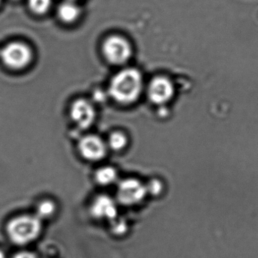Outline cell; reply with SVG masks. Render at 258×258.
Listing matches in <instances>:
<instances>
[{
	"instance_id": "1",
	"label": "cell",
	"mask_w": 258,
	"mask_h": 258,
	"mask_svg": "<svg viewBox=\"0 0 258 258\" xmlns=\"http://www.w3.org/2000/svg\"><path fill=\"white\" fill-rule=\"evenodd\" d=\"M142 89L141 72L135 68H126L119 71L111 80L110 94L117 102L128 104L139 98Z\"/></svg>"
},
{
	"instance_id": "2",
	"label": "cell",
	"mask_w": 258,
	"mask_h": 258,
	"mask_svg": "<svg viewBox=\"0 0 258 258\" xmlns=\"http://www.w3.org/2000/svg\"><path fill=\"white\" fill-rule=\"evenodd\" d=\"M41 220L36 215H24L11 220L7 233L13 243L25 245L34 241L40 233Z\"/></svg>"
},
{
	"instance_id": "3",
	"label": "cell",
	"mask_w": 258,
	"mask_h": 258,
	"mask_svg": "<svg viewBox=\"0 0 258 258\" xmlns=\"http://www.w3.org/2000/svg\"><path fill=\"white\" fill-rule=\"evenodd\" d=\"M0 58L3 64L9 69L21 71L31 63L33 51L27 44L10 42L0 50Z\"/></svg>"
},
{
	"instance_id": "4",
	"label": "cell",
	"mask_w": 258,
	"mask_h": 258,
	"mask_svg": "<svg viewBox=\"0 0 258 258\" xmlns=\"http://www.w3.org/2000/svg\"><path fill=\"white\" fill-rule=\"evenodd\" d=\"M102 51L109 63L123 65L132 57L133 48L126 38L120 35H112L103 42Z\"/></svg>"
},
{
	"instance_id": "5",
	"label": "cell",
	"mask_w": 258,
	"mask_h": 258,
	"mask_svg": "<svg viewBox=\"0 0 258 258\" xmlns=\"http://www.w3.org/2000/svg\"><path fill=\"white\" fill-rule=\"evenodd\" d=\"M147 192V187L141 181L126 179L118 185L117 199L122 204L131 206L142 201Z\"/></svg>"
},
{
	"instance_id": "6",
	"label": "cell",
	"mask_w": 258,
	"mask_h": 258,
	"mask_svg": "<svg viewBox=\"0 0 258 258\" xmlns=\"http://www.w3.org/2000/svg\"><path fill=\"white\" fill-rule=\"evenodd\" d=\"M79 150L86 160L96 162L105 157L107 147L104 141L97 135H87L80 141Z\"/></svg>"
},
{
	"instance_id": "7",
	"label": "cell",
	"mask_w": 258,
	"mask_h": 258,
	"mask_svg": "<svg viewBox=\"0 0 258 258\" xmlns=\"http://www.w3.org/2000/svg\"><path fill=\"white\" fill-rule=\"evenodd\" d=\"M174 95V87L171 80L166 77H158L150 82L148 96L153 104H164L170 101Z\"/></svg>"
},
{
	"instance_id": "8",
	"label": "cell",
	"mask_w": 258,
	"mask_h": 258,
	"mask_svg": "<svg viewBox=\"0 0 258 258\" xmlns=\"http://www.w3.org/2000/svg\"><path fill=\"white\" fill-rule=\"evenodd\" d=\"M71 116L80 128H87L93 124L96 114L95 108L89 101L79 99L71 106Z\"/></svg>"
},
{
	"instance_id": "9",
	"label": "cell",
	"mask_w": 258,
	"mask_h": 258,
	"mask_svg": "<svg viewBox=\"0 0 258 258\" xmlns=\"http://www.w3.org/2000/svg\"><path fill=\"white\" fill-rule=\"evenodd\" d=\"M57 17L64 24H74L80 19L82 8L76 0H63L57 9Z\"/></svg>"
},
{
	"instance_id": "10",
	"label": "cell",
	"mask_w": 258,
	"mask_h": 258,
	"mask_svg": "<svg viewBox=\"0 0 258 258\" xmlns=\"http://www.w3.org/2000/svg\"><path fill=\"white\" fill-rule=\"evenodd\" d=\"M116 212V203L107 196H100L92 205V212L99 218H110Z\"/></svg>"
},
{
	"instance_id": "11",
	"label": "cell",
	"mask_w": 258,
	"mask_h": 258,
	"mask_svg": "<svg viewBox=\"0 0 258 258\" xmlns=\"http://www.w3.org/2000/svg\"><path fill=\"white\" fill-rule=\"evenodd\" d=\"M118 178L116 170L113 167H103L97 171L95 179L99 184L108 186L113 184Z\"/></svg>"
},
{
	"instance_id": "12",
	"label": "cell",
	"mask_w": 258,
	"mask_h": 258,
	"mask_svg": "<svg viewBox=\"0 0 258 258\" xmlns=\"http://www.w3.org/2000/svg\"><path fill=\"white\" fill-rule=\"evenodd\" d=\"M128 144V138L120 132H114L109 138V145L112 150L119 151L125 148Z\"/></svg>"
},
{
	"instance_id": "13",
	"label": "cell",
	"mask_w": 258,
	"mask_h": 258,
	"mask_svg": "<svg viewBox=\"0 0 258 258\" xmlns=\"http://www.w3.org/2000/svg\"><path fill=\"white\" fill-rule=\"evenodd\" d=\"M52 4V0H28L30 10L36 15L46 13Z\"/></svg>"
},
{
	"instance_id": "14",
	"label": "cell",
	"mask_w": 258,
	"mask_h": 258,
	"mask_svg": "<svg viewBox=\"0 0 258 258\" xmlns=\"http://www.w3.org/2000/svg\"><path fill=\"white\" fill-rule=\"evenodd\" d=\"M55 211V206L53 202L45 200L38 205L36 216L39 219L47 218L53 215Z\"/></svg>"
},
{
	"instance_id": "15",
	"label": "cell",
	"mask_w": 258,
	"mask_h": 258,
	"mask_svg": "<svg viewBox=\"0 0 258 258\" xmlns=\"http://www.w3.org/2000/svg\"><path fill=\"white\" fill-rule=\"evenodd\" d=\"M147 192H152L153 194H159L162 191V184L158 180H153L150 182L148 186H146Z\"/></svg>"
},
{
	"instance_id": "16",
	"label": "cell",
	"mask_w": 258,
	"mask_h": 258,
	"mask_svg": "<svg viewBox=\"0 0 258 258\" xmlns=\"http://www.w3.org/2000/svg\"><path fill=\"white\" fill-rule=\"evenodd\" d=\"M13 258H36V257L33 253L29 252V251H22V252L15 254Z\"/></svg>"
},
{
	"instance_id": "17",
	"label": "cell",
	"mask_w": 258,
	"mask_h": 258,
	"mask_svg": "<svg viewBox=\"0 0 258 258\" xmlns=\"http://www.w3.org/2000/svg\"><path fill=\"white\" fill-rule=\"evenodd\" d=\"M0 258H6L5 256L4 253L0 250Z\"/></svg>"
},
{
	"instance_id": "18",
	"label": "cell",
	"mask_w": 258,
	"mask_h": 258,
	"mask_svg": "<svg viewBox=\"0 0 258 258\" xmlns=\"http://www.w3.org/2000/svg\"><path fill=\"white\" fill-rule=\"evenodd\" d=\"M0 3H1V0H0Z\"/></svg>"
},
{
	"instance_id": "19",
	"label": "cell",
	"mask_w": 258,
	"mask_h": 258,
	"mask_svg": "<svg viewBox=\"0 0 258 258\" xmlns=\"http://www.w3.org/2000/svg\"><path fill=\"white\" fill-rule=\"evenodd\" d=\"M76 1H78V0H76Z\"/></svg>"
}]
</instances>
